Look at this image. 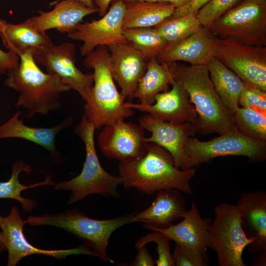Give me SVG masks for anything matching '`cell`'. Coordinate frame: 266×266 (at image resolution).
I'll return each instance as SVG.
<instances>
[{"instance_id":"cell-14","label":"cell","mask_w":266,"mask_h":266,"mask_svg":"<svg viewBox=\"0 0 266 266\" xmlns=\"http://www.w3.org/2000/svg\"><path fill=\"white\" fill-rule=\"evenodd\" d=\"M98 143L106 158L126 162L144 156L148 143L139 125L119 120L102 127Z\"/></svg>"},{"instance_id":"cell-18","label":"cell","mask_w":266,"mask_h":266,"mask_svg":"<svg viewBox=\"0 0 266 266\" xmlns=\"http://www.w3.org/2000/svg\"><path fill=\"white\" fill-rule=\"evenodd\" d=\"M217 37L202 26L180 42L167 45L156 59L160 63L184 61L191 65L206 66L215 57Z\"/></svg>"},{"instance_id":"cell-25","label":"cell","mask_w":266,"mask_h":266,"mask_svg":"<svg viewBox=\"0 0 266 266\" xmlns=\"http://www.w3.org/2000/svg\"><path fill=\"white\" fill-rule=\"evenodd\" d=\"M123 29L155 27L174 13L175 7L162 2L132 1L125 2Z\"/></svg>"},{"instance_id":"cell-11","label":"cell","mask_w":266,"mask_h":266,"mask_svg":"<svg viewBox=\"0 0 266 266\" xmlns=\"http://www.w3.org/2000/svg\"><path fill=\"white\" fill-rule=\"evenodd\" d=\"M33 59L36 64L44 66L47 73L58 76L63 83L77 92L85 101L87 100L94 84L93 74L84 73L76 67L73 44L53 43L35 49Z\"/></svg>"},{"instance_id":"cell-26","label":"cell","mask_w":266,"mask_h":266,"mask_svg":"<svg viewBox=\"0 0 266 266\" xmlns=\"http://www.w3.org/2000/svg\"><path fill=\"white\" fill-rule=\"evenodd\" d=\"M206 66L216 93L224 106L233 114L239 107V97L245 84L216 57Z\"/></svg>"},{"instance_id":"cell-6","label":"cell","mask_w":266,"mask_h":266,"mask_svg":"<svg viewBox=\"0 0 266 266\" xmlns=\"http://www.w3.org/2000/svg\"><path fill=\"white\" fill-rule=\"evenodd\" d=\"M95 130L94 124L88 121L84 114L80 123L74 129V133L82 140L85 147L86 158L82 170L73 178L54 185L55 190L71 191L68 205L92 194L115 198L120 196L118 186L122 184V179L119 175H111L101 166L96 151Z\"/></svg>"},{"instance_id":"cell-29","label":"cell","mask_w":266,"mask_h":266,"mask_svg":"<svg viewBox=\"0 0 266 266\" xmlns=\"http://www.w3.org/2000/svg\"><path fill=\"white\" fill-rule=\"evenodd\" d=\"M123 33L129 43L140 52L146 61L157 58L168 45L155 28L125 29Z\"/></svg>"},{"instance_id":"cell-20","label":"cell","mask_w":266,"mask_h":266,"mask_svg":"<svg viewBox=\"0 0 266 266\" xmlns=\"http://www.w3.org/2000/svg\"><path fill=\"white\" fill-rule=\"evenodd\" d=\"M237 204L240 209L244 233L253 239L247 246L249 252H266V192L243 191Z\"/></svg>"},{"instance_id":"cell-37","label":"cell","mask_w":266,"mask_h":266,"mask_svg":"<svg viewBox=\"0 0 266 266\" xmlns=\"http://www.w3.org/2000/svg\"><path fill=\"white\" fill-rule=\"evenodd\" d=\"M20 61L19 56L15 53L10 51L5 52L0 49V74L18 66Z\"/></svg>"},{"instance_id":"cell-1","label":"cell","mask_w":266,"mask_h":266,"mask_svg":"<svg viewBox=\"0 0 266 266\" xmlns=\"http://www.w3.org/2000/svg\"><path fill=\"white\" fill-rule=\"evenodd\" d=\"M118 169L122 185L128 190L135 189L148 195L170 188L187 195L194 193L190 181L196 173V168L177 167L170 153L154 143H147L146 152L142 157L120 162Z\"/></svg>"},{"instance_id":"cell-36","label":"cell","mask_w":266,"mask_h":266,"mask_svg":"<svg viewBox=\"0 0 266 266\" xmlns=\"http://www.w3.org/2000/svg\"><path fill=\"white\" fill-rule=\"evenodd\" d=\"M210 0H191L182 7L175 8L173 14L168 18H175L197 13L200 8Z\"/></svg>"},{"instance_id":"cell-3","label":"cell","mask_w":266,"mask_h":266,"mask_svg":"<svg viewBox=\"0 0 266 266\" xmlns=\"http://www.w3.org/2000/svg\"><path fill=\"white\" fill-rule=\"evenodd\" d=\"M34 49L19 56V65L8 70L5 85L19 93L16 107L26 109L27 118L46 115L62 106L61 94L71 88L58 76L43 72L33 59Z\"/></svg>"},{"instance_id":"cell-28","label":"cell","mask_w":266,"mask_h":266,"mask_svg":"<svg viewBox=\"0 0 266 266\" xmlns=\"http://www.w3.org/2000/svg\"><path fill=\"white\" fill-rule=\"evenodd\" d=\"M22 171L28 174L32 172V167L28 164L21 160H16L12 166V172L8 180L0 182V199H10L20 203L23 210L29 213L36 206L38 201L35 200L29 199L21 196L22 191L32 188L43 186H54L49 175H46L45 179L41 182L26 186L19 181V174Z\"/></svg>"},{"instance_id":"cell-30","label":"cell","mask_w":266,"mask_h":266,"mask_svg":"<svg viewBox=\"0 0 266 266\" xmlns=\"http://www.w3.org/2000/svg\"><path fill=\"white\" fill-rule=\"evenodd\" d=\"M202 27L197 13L167 19L155 26L168 45L176 44L197 32Z\"/></svg>"},{"instance_id":"cell-7","label":"cell","mask_w":266,"mask_h":266,"mask_svg":"<svg viewBox=\"0 0 266 266\" xmlns=\"http://www.w3.org/2000/svg\"><path fill=\"white\" fill-rule=\"evenodd\" d=\"M215 217L209 228L210 248L217 254L220 266H246L242 260L245 248L253 241L242 226L237 204L223 203L214 209Z\"/></svg>"},{"instance_id":"cell-16","label":"cell","mask_w":266,"mask_h":266,"mask_svg":"<svg viewBox=\"0 0 266 266\" xmlns=\"http://www.w3.org/2000/svg\"><path fill=\"white\" fill-rule=\"evenodd\" d=\"M169 91L157 94L151 105L125 102V106L147 113L152 117L169 122H189L195 125L198 115L189 95L183 87L172 77Z\"/></svg>"},{"instance_id":"cell-43","label":"cell","mask_w":266,"mask_h":266,"mask_svg":"<svg viewBox=\"0 0 266 266\" xmlns=\"http://www.w3.org/2000/svg\"><path fill=\"white\" fill-rule=\"evenodd\" d=\"M6 251V248L3 241V237L1 232H0V255Z\"/></svg>"},{"instance_id":"cell-23","label":"cell","mask_w":266,"mask_h":266,"mask_svg":"<svg viewBox=\"0 0 266 266\" xmlns=\"http://www.w3.org/2000/svg\"><path fill=\"white\" fill-rule=\"evenodd\" d=\"M21 112H17L6 122L0 126V139L17 138L37 144L49 151L53 161H60V156L55 146L57 134L70 127L73 118L68 116L58 125L52 128H36L25 125L19 119Z\"/></svg>"},{"instance_id":"cell-21","label":"cell","mask_w":266,"mask_h":266,"mask_svg":"<svg viewBox=\"0 0 266 266\" xmlns=\"http://www.w3.org/2000/svg\"><path fill=\"white\" fill-rule=\"evenodd\" d=\"M155 200L147 208L133 214V222L158 229H166L183 218L187 210L186 199L180 190L170 188L158 191Z\"/></svg>"},{"instance_id":"cell-5","label":"cell","mask_w":266,"mask_h":266,"mask_svg":"<svg viewBox=\"0 0 266 266\" xmlns=\"http://www.w3.org/2000/svg\"><path fill=\"white\" fill-rule=\"evenodd\" d=\"M133 213L114 218L98 220L88 217L77 209H67L57 213H46L40 216L30 215L26 224L32 226H50L63 229L82 241L104 262L113 264L107 254L109 240L113 233L124 225L133 223Z\"/></svg>"},{"instance_id":"cell-19","label":"cell","mask_w":266,"mask_h":266,"mask_svg":"<svg viewBox=\"0 0 266 266\" xmlns=\"http://www.w3.org/2000/svg\"><path fill=\"white\" fill-rule=\"evenodd\" d=\"M181 222L172 225L166 229H158L144 224L145 228L150 231H157L165 234L170 240L193 248L203 255L208 260L207 248H210L209 228L211 223L210 218H202L199 208L194 201L191 203L189 210Z\"/></svg>"},{"instance_id":"cell-2","label":"cell","mask_w":266,"mask_h":266,"mask_svg":"<svg viewBox=\"0 0 266 266\" xmlns=\"http://www.w3.org/2000/svg\"><path fill=\"white\" fill-rule=\"evenodd\" d=\"M172 78L188 93L198 115L197 133L220 134L239 132L233 114L216 93L206 66L166 63Z\"/></svg>"},{"instance_id":"cell-9","label":"cell","mask_w":266,"mask_h":266,"mask_svg":"<svg viewBox=\"0 0 266 266\" xmlns=\"http://www.w3.org/2000/svg\"><path fill=\"white\" fill-rule=\"evenodd\" d=\"M184 148L193 167L226 156H245L253 163L266 159V140L249 137L240 132L221 134L205 141L192 136L186 141Z\"/></svg>"},{"instance_id":"cell-33","label":"cell","mask_w":266,"mask_h":266,"mask_svg":"<svg viewBox=\"0 0 266 266\" xmlns=\"http://www.w3.org/2000/svg\"><path fill=\"white\" fill-rule=\"evenodd\" d=\"M244 0H211L200 8L197 15L202 26L210 25L224 13Z\"/></svg>"},{"instance_id":"cell-10","label":"cell","mask_w":266,"mask_h":266,"mask_svg":"<svg viewBox=\"0 0 266 266\" xmlns=\"http://www.w3.org/2000/svg\"><path fill=\"white\" fill-rule=\"evenodd\" d=\"M215 57L246 85L266 92V47L217 37Z\"/></svg>"},{"instance_id":"cell-32","label":"cell","mask_w":266,"mask_h":266,"mask_svg":"<svg viewBox=\"0 0 266 266\" xmlns=\"http://www.w3.org/2000/svg\"><path fill=\"white\" fill-rule=\"evenodd\" d=\"M145 236L140 237L135 243V249L146 245L151 242H154L157 244V251L158 258L155 261L157 266H175V263L169 246L170 239L163 233L152 231Z\"/></svg>"},{"instance_id":"cell-24","label":"cell","mask_w":266,"mask_h":266,"mask_svg":"<svg viewBox=\"0 0 266 266\" xmlns=\"http://www.w3.org/2000/svg\"><path fill=\"white\" fill-rule=\"evenodd\" d=\"M0 36L4 47L19 56L30 50L53 44L46 33L37 31L26 20L14 24L0 19Z\"/></svg>"},{"instance_id":"cell-41","label":"cell","mask_w":266,"mask_h":266,"mask_svg":"<svg viewBox=\"0 0 266 266\" xmlns=\"http://www.w3.org/2000/svg\"><path fill=\"white\" fill-rule=\"evenodd\" d=\"M252 266H265L266 265V252L260 253V254L254 257L252 261Z\"/></svg>"},{"instance_id":"cell-34","label":"cell","mask_w":266,"mask_h":266,"mask_svg":"<svg viewBox=\"0 0 266 266\" xmlns=\"http://www.w3.org/2000/svg\"><path fill=\"white\" fill-rule=\"evenodd\" d=\"M238 103L242 107L266 115V91L244 84Z\"/></svg>"},{"instance_id":"cell-42","label":"cell","mask_w":266,"mask_h":266,"mask_svg":"<svg viewBox=\"0 0 266 266\" xmlns=\"http://www.w3.org/2000/svg\"><path fill=\"white\" fill-rule=\"evenodd\" d=\"M61 0H56L50 3V6H52L53 5H54V4L57 3V2ZM80 1L83 3L84 4H85L87 6H88L89 8H97L93 0H78Z\"/></svg>"},{"instance_id":"cell-8","label":"cell","mask_w":266,"mask_h":266,"mask_svg":"<svg viewBox=\"0 0 266 266\" xmlns=\"http://www.w3.org/2000/svg\"><path fill=\"white\" fill-rule=\"evenodd\" d=\"M216 36L266 46V0H244L208 28Z\"/></svg>"},{"instance_id":"cell-22","label":"cell","mask_w":266,"mask_h":266,"mask_svg":"<svg viewBox=\"0 0 266 266\" xmlns=\"http://www.w3.org/2000/svg\"><path fill=\"white\" fill-rule=\"evenodd\" d=\"M49 11H39V15L29 18L26 21L37 31L46 33L56 29L58 32L69 33L90 14L99 12L98 8H91L78 0H61Z\"/></svg>"},{"instance_id":"cell-38","label":"cell","mask_w":266,"mask_h":266,"mask_svg":"<svg viewBox=\"0 0 266 266\" xmlns=\"http://www.w3.org/2000/svg\"><path fill=\"white\" fill-rule=\"evenodd\" d=\"M138 254L134 261L128 265L124 266H154L155 261L153 259L151 254L146 247V245L142 246L137 249Z\"/></svg>"},{"instance_id":"cell-15","label":"cell","mask_w":266,"mask_h":266,"mask_svg":"<svg viewBox=\"0 0 266 266\" xmlns=\"http://www.w3.org/2000/svg\"><path fill=\"white\" fill-rule=\"evenodd\" d=\"M139 125L151 135L145 137L147 143H156L168 151L174 159L175 166L181 169L193 167L185 151L187 140L197 133L195 126L189 122L173 123L155 118L147 114L140 117Z\"/></svg>"},{"instance_id":"cell-17","label":"cell","mask_w":266,"mask_h":266,"mask_svg":"<svg viewBox=\"0 0 266 266\" xmlns=\"http://www.w3.org/2000/svg\"><path fill=\"white\" fill-rule=\"evenodd\" d=\"M112 77L121 89L124 100H132L137 84L145 73L147 61L129 43L107 46Z\"/></svg>"},{"instance_id":"cell-31","label":"cell","mask_w":266,"mask_h":266,"mask_svg":"<svg viewBox=\"0 0 266 266\" xmlns=\"http://www.w3.org/2000/svg\"><path fill=\"white\" fill-rule=\"evenodd\" d=\"M233 116L241 133L255 139L266 140V115L238 107Z\"/></svg>"},{"instance_id":"cell-13","label":"cell","mask_w":266,"mask_h":266,"mask_svg":"<svg viewBox=\"0 0 266 266\" xmlns=\"http://www.w3.org/2000/svg\"><path fill=\"white\" fill-rule=\"evenodd\" d=\"M111 3L109 10L100 19L80 23L67 33L69 38L83 42L80 48L82 56H85L99 46L129 43L123 33L125 2L112 0Z\"/></svg>"},{"instance_id":"cell-40","label":"cell","mask_w":266,"mask_h":266,"mask_svg":"<svg viewBox=\"0 0 266 266\" xmlns=\"http://www.w3.org/2000/svg\"><path fill=\"white\" fill-rule=\"evenodd\" d=\"M112 0H93L95 6L98 8L99 15L102 17L107 12Z\"/></svg>"},{"instance_id":"cell-4","label":"cell","mask_w":266,"mask_h":266,"mask_svg":"<svg viewBox=\"0 0 266 266\" xmlns=\"http://www.w3.org/2000/svg\"><path fill=\"white\" fill-rule=\"evenodd\" d=\"M83 64L94 70V84L85 101L84 115L96 130L132 116L133 109L125 106V100L114 83L107 46L96 47L85 56Z\"/></svg>"},{"instance_id":"cell-27","label":"cell","mask_w":266,"mask_h":266,"mask_svg":"<svg viewBox=\"0 0 266 266\" xmlns=\"http://www.w3.org/2000/svg\"><path fill=\"white\" fill-rule=\"evenodd\" d=\"M172 76L166 63H160L156 58L147 61L146 70L139 80L133 98L140 103L151 105L155 102V96L168 90Z\"/></svg>"},{"instance_id":"cell-35","label":"cell","mask_w":266,"mask_h":266,"mask_svg":"<svg viewBox=\"0 0 266 266\" xmlns=\"http://www.w3.org/2000/svg\"><path fill=\"white\" fill-rule=\"evenodd\" d=\"M176 266H207V260L200 253L190 247L175 243L172 254Z\"/></svg>"},{"instance_id":"cell-39","label":"cell","mask_w":266,"mask_h":266,"mask_svg":"<svg viewBox=\"0 0 266 266\" xmlns=\"http://www.w3.org/2000/svg\"><path fill=\"white\" fill-rule=\"evenodd\" d=\"M124 2H129L132 1H146L151 2H162L169 3L172 4L175 8L182 7L187 3L191 0H123Z\"/></svg>"},{"instance_id":"cell-12","label":"cell","mask_w":266,"mask_h":266,"mask_svg":"<svg viewBox=\"0 0 266 266\" xmlns=\"http://www.w3.org/2000/svg\"><path fill=\"white\" fill-rule=\"evenodd\" d=\"M26 224L15 205L11 207L6 216L0 212V228L8 252L7 266H15L24 258L34 254L52 257L58 260L73 255H87L95 257L91 249L82 243L79 246L67 249L45 250L37 248L29 243L23 233Z\"/></svg>"}]
</instances>
